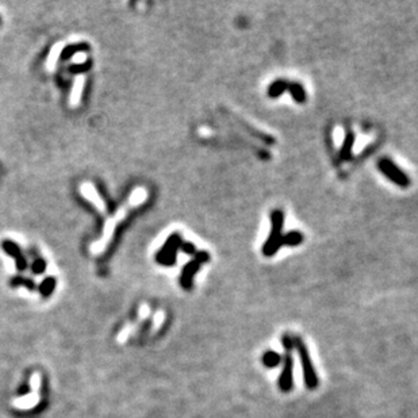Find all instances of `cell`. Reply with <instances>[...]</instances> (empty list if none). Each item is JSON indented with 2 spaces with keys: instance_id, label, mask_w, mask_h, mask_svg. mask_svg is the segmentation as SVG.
<instances>
[{
  "instance_id": "52a82bcc",
  "label": "cell",
  "mask_w": 418,
  "mask_h": 418,
  "mask_svg": "<svg viewBox=\"0 0 418 418\" xmlns=\"http://www.w3.org/2000/svg\"><path fill=\"white\" fill-rule=\"evenodd\" d=\"M202 267V264L199 263L196 258H193L190 263L184 265V268L180 275V286L184 289H191L193 286V278L198 274V271Z\"/></svg>"
},
{
  "instance_id": "277c9868",
  "label": "cell",
  "mask_w": 418,
  "mask_h": 418,
  "mask_svg": "<svg viewBox=\"0 0 418 418\" xmlns=\"http://www.w3.org/2000/svg\"><path fill=\"white\" fill-rule=\"evenodd\" d=\"M279 390L282 392H289L294 387V357L292 352H286L283 357V368L279 375Z\"/></svg>"
},
{
  "instance_id": "44dd1931",
  "label": "cell",
  "mask_w": 418,
  "mask_h": 418,
  "mask_svg": "<svg viewBox=\"0 0 418 418\" xmlns=\"http://www.w3.org/2000/svg\"><path fill=\"white\" fill-rule=\"evenodd\" d=\"M193 258H196L200 264H206L210 260V255L206 251H200V252H196Z\"/></svg>"
},
{
  "instance_id": "2e32d148",
  "label": "cell",
  "mask_w": 418,
  "mask_h": 418,
  "mask_svg": "<svg viewBox=\"0 0 418 418\" xmlns=\"http://www.w3.org/2000/svg\"><path fill=\"white\" fill-rule=\"evenodd\" d=\"M91 61H86V63H81V64H76V65H70L68 70L73 75H81V73H86L88 70L91 69Z\"/></svg>"
},
{
  "instance_id": "3957f363",
  "label": "cell",
  "mask_w": 418,
  "mask_h": 418,
  "mask_svg": "<svg viewBox=\"0 0 418 418\" xmlns=\"http://www.w3.org/2000/svg\"><path fill=\"white\" fill-rule=\"evenodd\" d=\"M182 244V237L179 236L177 233L171 234V236L166 238L164 245L160 248V251L156 253V261L160 264V265H164V267L175 265V263H176L177 251L180 249Z\"/></svg>"
},
{
  "instance_id": "6da1fadb",
  "label": "cell",
  "mask_w": 418,
  "mask_h": 418,
  "mask_svg": "<svg viewBox=\"0 0 418 418\" xmlns=\"http://www.w3.org/2000/svg\"><path fill=\"white\" fill-rule=\"evenodd\" d=\"M284 214L282 210H275L271 214V231L268 238L263 245V255L265 257H272L279 252L283 241Z\"/></svg>"
},
{
  "instance_id": "4fadbf2b",
  "label": "cell",
  "mask_w": 418,
  "mask_h": 418,
  "mask_svg": "<svg viewBox=\"0 0 418 418\" xmlns=\"http://www.w3.org/2000/svg\"><path fill=\"white\" fill-rule=\"evenodd\" d=\"M303 242V234L300 231L292 230L284 234L283 236V241H282V245H286V247H296Z\"/></svg>"
},
{
  "instance_id": "5bb4252c",
  "label": "cell",
  "mask_w": 418,
  "mask_h": 418,
  "mask_svg": "<svg viewBox=\"0 0 418 418\" xmlns=\"http://www.w3.org/2000/svg\"><path fill=\"white\" fill-rule=\"evenodd\" d=\"M56 278L53 276H49L43 280L41 286H39V294L42 298H49L50 295L53 294L54 289H56Z\"/></svg>"
},
{
  "instance_id": "9a60e30c",
  "label": "cell",
  "mask_w": 418,
  "mask_h": 418,
  "mask_svg": "<svg viewBox=\"0 0 418 418\" xmlns=\"http://www.w3.org/2000/svg\"><path fill=\"white\" fill-rule=\"evenodd\" d=\"M11 286L12 287H19V286H23L29 289H35V283L32 282V279L27 278H22V276H15V278L11 279Z\"/></svg>"
},
{
  "instance_id": "d6986e66",
  "label": "cell",
  "mask_w": 418,
  "mask_h": 418,
  "mask_svg": "<svg viewBox=\"0 0 418 418\" xmlns=\"http://www.w3.org/2000/svg\"><path fill=\"white\" fill-rule=\"evenodd\" d=\"M282 343H283L284 351H286V352H292V349H295L294 338L291 337L289 334H284L283 338H282Z\"/></svg>"
},
{
  "instance_id": "8992f818",
  "label": "cell",
  "mask_w": 418,
  "mask_h": 418,
  "mask_svg": "<svg viewBox=\"0 0 418 418\" xmlns=\"http://www.w3.org/2000/svg\"><path fill=\"white\" fill-rule=\"evenodd\" d=\"M1 248L8 256L15 258V265L18 271H26L27 268V260L26 257L23 256L21 248L16 245L15 242L11 241V240H5V241L1 242Z\"/></svg>"
},
{
  "instance_id": "9c48e42d",
  "label": "cell",
  "mask_w": 418,
  "mask_h": 418,
  "mask_svg": "<svg viewBox=\"0 0 418 418\" xmlns=\"http://www.w3.org/2000/svg\"><path fill=\"white\" fill-rule=\"evenodd\" d=\"M261 361H263V364L265 368L274 370V368H276V367L283 361V356H282V354H279L278 352H275V351H267V352L263 354V359H261Z\"/></svg>"
},
{
  "instance_id": "8fae6325",
  "label": "cell",
  "mask_w": 418,
  "mask_h": 418,
  "mask_svg": "<svg viewBox=\"0 0 418 418\" xmlns=\"http://www.w3.org/2000/svg\"><path fill=\"white\" fill-rule=\"evenodd\" d=\"M354 145V135L352 133H347V135L344 137V142L341 149H340V157L343 160H349L352 156V149Z\"/></svg>"
},
{
  "instance_id": "5b68a950",
  "label": "cell",
  "mask_w": 418,
  "mask_h": 418,
  "mask_svg": "<svg viewBox=\"0 0 418 418\" xmlns=\"http://www.w3.org/2000/svg\"><path fill=\"white\" fill-rule=\"evenodd\" d=\"M378 166H379L382 173H383L387 179H390L394 184H397L399 187H408L409 186V183H410L409 177L406 176L405 172H403L401 168H398L391 160H388V159H382V160L379 161Z\"/></svg>"
},
{
  "instance_id": "ffe728a7",
  "label": "cell",
  "mask_w": 418,
  "mask_h": 418,
  "mask_svg": "<svg viewBox=\"0 0 418 418\" xmlns=\"http://www.w3.org/2000/svg\"><path fill=\"white\" fill-rule=\"evenodd\" d=\"M180 251L184 253H187V255H191V256H195L196 255V247L193 245V244H191V242H186L183 241L182 247H180Z\"/></svg>"
},
{
  "instance_id": "ac0fdd59",
  "label": "cell",
  "mask_w": 418,
  "mask_h": 418,
  "mask_svg": "<svg viewBox=\"0 0 418 418\" xmlns=\"http://www.w3.org/2000/svg\"><path fill=\"white\" fill-rule=\"evenodd\" d=\"M83 193H86V196H88V198L91 199L94 203L96 202V206L99 207V210H102V211L104 210V207H103V203L100 202V199L97 198V196H94L95 193H94V190H92L90 186H84V187H83Z\"/></svg>"
},
{
  "instance_id": "7a4b0ae2",
  "label": "cell",
  "mask_w": 418,
  "mask_h": 418,
  "mask_svg": "<svg viewBox=\"0 0 418 418\" xmlns=\"http://www.w3.org/2000/svg\"><path fill=\"white\" fill-rule=\"evenodd\" d=\"M292 338H294V348L298 352V357H299L300 365H302V370H303L305 386L309 390H316L320 385V381H318L317 371L314 368V364H313L310 354H309V349H307L305 341L302 338L298 337V336H294Z\"/></svg>"
},
{
  "instance_id": "30bf717a",
  "label": "cell",
  "mask_w": 418,
  "mask_h": 418,
  "mask_svg": "<svg viewBox=\"0 0 418 418\" xmlns=\"http://www.w3.org/2000/svg\"><path fill=\"white\" fill-rule=\"evenodd\" d=\"M287 88H289V81L283 80V79H279V80H275L274 83L268 87L267 94H268L269 97L276 99V97L282 96L284 92L287 91Z\"/></svg>"
},
{
  "instance_id": "e0dca14e",
  "label": "cell",
  "mask_w": 418,
  "mask_h": 418,
  "mask_svg": "<svg viewBox=\"0 0 418 418\" xmlns=\"http://www.w3.org/2000/svg\"><path fill=\"white\" fill-rule=\"evenodd\" d=\"M45 269H46V263H45V260H43V258L38 257L32 261V274L42 275L43 272H45Z\"/></svg>"
},
{
  "instance_id": "ba28073f",
  "label": "cell",
  "mask_w": 418,
  "mask_h": 418,
  "mask_svg": "<svg viewBox=\"0 0 418 418\" xmlns=\"http://www.w3.org/2000/svg\"><path fill=\"white\" fill-rule=\"evenodd\" d=\"M90 50V45L86 42H79V43H70V45H66L61 53H60V59L63 61H66L69 60L70 57H73L77 52H88Z\"/></svg>"
},
{
  "instance_id": "7c38bea8",
  "label": "cell",
  "mask_w": 418,
  "mask_h": 418,
  "mask_svg": "<svg viewBox=\"0 0 418 418\" xmlns=\"http://www.w3.org/2000/svg\"><path fill=\"white\" fill-rule=\"evenodd\" d=\"M287 91L291 94V96L294 99L296 103H305L306 102V91L305 88L302 87V84L299 83H289V88Z\"/></svg>"
}]
</instances>
